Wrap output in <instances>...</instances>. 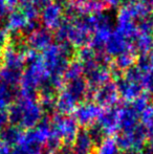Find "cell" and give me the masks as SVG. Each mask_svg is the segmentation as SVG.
Here are the masks:
<instances>
[{
	"label": "cell",
	"instance_id": "cell-3",
	"mask_svg": "<svg viewBox=\"0 0 153 154\" xmlns=\"http://www.w3.org/2000/svg\"><path fill=\"white\" fill-rule=\"evenodd\" d=\"M104 48H106L107 53L113 56H120L123 53L131 49V43L128 39H126L122 34L118 31H115L108 37Z\"/></svg>",
	"mask_w": 153,
	"mask_h": 154
},
{
	"label": "cell",
	"instance_id": "cell-10",
	"mask_svg": "<svg viewBox=\"0 0 153 154\" xmlns=\"http://www.w3.org/2000/svg\"><path fill=\"white\" fill-rule=\"evenodd\" d=\"M150 59L153 62V45H152V48H151V54H150Z\"/></svg>",
	"mask_w": 153,
	"mask_h": 154
},
{
	"label": "cell",
	"instance_id": "cell-5",
	"mask_svg": "<svg viewBox=\"0 0 153 154\" xmlns=\"http://www.w3.org/2000/svg\"><path fill=\"white\" fill-rule=\"evenodd\" d=\"M29 20L20 10H13L6 19V29L11 32H22Z\"/></svg>",
	"mask_w": 153,
	"mask_h": 154
},
{
	"label": "cell",
	"instance_id": "cell-2",
	"mask_svg": "<svg viewBox=\"0 0 153 154\" xmlns=\"http://www.w3.org/2000/svg\"><path fill=\"white\" fill-rule=\"evenodd\" d=\"M53 38L54 36L50 29H46V27H39L29 36H27L26 43L29 47L33 48L35 51H41V49H46L51 44Z\"/></svg>",
	"mask_w": 153,
	"mask_h": 154
},
{
	"label": "cell",
	"instance_id": "cell-1",
	"mask_svg": "<svg viewBox=\"0 0 153 154\" xmlns=\"http://www.w3.org/2000/svg\"><path fill=\"white\" fill-rule=\"evenodd\" d=\"M63 8L51 1L41 10V22L48 29H56L63 20Z\"/></svg>",
	"mask_w": 153,
	"mask_h": 154
},
{
	"label": "cell",
	"instance_id": "cell-9",
	"mask_svg": "<svg viewBox=\"0 0 153 154\" xmlns=\"http://www.w3.org/2000/svg\"><path fill=\"white\" fill-rule=\"evenodd\" d=\"M124 1L125 0H104L106 5H111V6H118L120 4H124Z\"/></svg>",
	"mask_w": 153,
	"mask_h": 154
},
{
	"label": "cell",
	"instance_id": "cell-7",
	"mask_svg": "<svg viewBox=\"0 0 153 154\" xmlns=\"http://www.w3.org/2000/svg\"><path fill=\"white\" fill-rule=\"evenodd\" d=\"M32 1V0H5L6 5L8 8H12V10H17V8H20L22 5H24L25 3Z\"/></svg>",
	"mask_w": 153,
	"mask_h": 154
},
{
	"label": "cell",
	"instance_id": "cell-4",
	"mask_svg": "<svg viewBox=\"0 0 153 154\" xmlns=\"http://www.w3.org/2000/svg\"><path fill=\"white\" fill-rule=\"evenodd\" d=\"M74 3L79 10L81 15H92L103 12L106 8L104 0H74Z\"/></svg>",
	"mask_w": 153,
	"mask_h": 154
},
{
	"label": "cell",
	"instance_id": "cell-8",
	"mask_svg": "<svg viewBox=\"0 0 153 154\" xmlns=\"http://www.w3.org/2000/svg\"><path fill=\"white\" fill-rule=\"evenodd\" d=\"M8 5H6L5 0H0V20L3 18L4 16H6L8 14Z\"/></svg>",
	"mask_w": 153,
	"mask_h": 154
},
{
	"label": "cell",
	"instance_id": "cell-11",
	"mask_svg": "<svg viewBox=\"0 0 153 154\" xmlns=\"http://www.w3.org/2000/svg\"><path fill=\"white\" fill-rule=\"evenodd\" d=\"M139 1H142V2H144V0H139Z\"/></svg>",
	"mask_w": 153,
	"mask_h": 154
},
{
	"label": "cell",
	"instance_id": "cell-6",
	"mask_svg": "<svg viewBox=\"0 0 153 154\" xmlns=\"http://www.w3.org/2000/svg\"><path fill=\"white\" fill-rule=\"evenodd\" d=\"M152 45H153V36H151V35L139 34L131 41V47H132L133 51H141L143 54L151 51Z\"/></svg>",
	"mask_w": 153,
	"mask_h": 154
}]
</instances>
